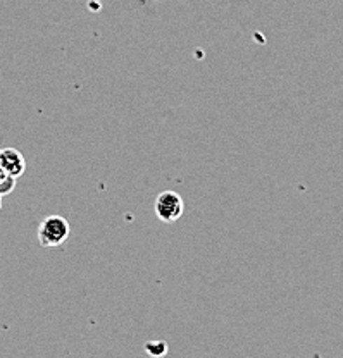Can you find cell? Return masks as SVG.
Instances as JSON below:
<instances>
[{
	"instance_id": "1",
	"label": "cell",
	"mask_w": 343,
	"mask_h": 358,
	"mask_svg": "<svg viewBox=\"0 0 343 358\" xmlns=\"http://www.w3.org/2000/svg\"><path fill=\"white\" fill-rule=\"evenodd\" d=\"M69 236V224L64 217L52 215L40 224L38 240L46 248H55L61 246Z\"/></svg>"
},
{
	"instance_id": "2",
	"label": "cell",
	"mask_w": 343,
	"mask_h": 358,
	"mask_svg": "<svg viewBox=\"0 0 343 358\" xmlns=\"http://www.w3.org/2000/svg\"><path fill=\"white\" fill-rule=\"evenodd\" d=\"M185 203L178 193L174 192H164L160 193L155 200V214L160 221L164 222H174L183 215Z\"/></svg>"
},
{
	"instance_id": "3",
	"label": "cell",
	"mask_w": 343,
	"mask_h": 358,
	"mask_svg": "<svg viewBox=\"0 0 343 358\" xmlns=\"http://www.w3.org/2000/svg\"><path fill=\"white\" fill-rule=\"evenodd\" d=\"M0 164H2L4 169L7 171V174H10V176L14 178L20 176L24 171V159L18 150L0 152Z\"/></svg>"
},
{
	"instance_id": "4",
	"label": "cell",
	"mask_w": 343,
	"mask_h": 358,
	"mask_svg": "<svg viewBox=\"0 0 343 358\" xmlns=\"http://www.w3.org/2000/svg\"><path fill=\"white\" fill-rule=\"evenodd\" d=\"M145 352L152 357H162L167 353V345L164 341H148L145 345Z\"/></svg>"
}]
</instances>
